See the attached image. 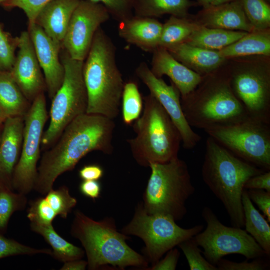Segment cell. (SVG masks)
Segmentation results:
<instances>
[{
    "instance_id": "6da1fadb",
    "label": "cell",
    "mask_w": 270,
    "mask_h": 270,
    "mask_svg": "<svg viewBox=\"0 0 270 270\" xmlns=\"http://www.w3.org/2000/svg\"><path fill=\"white\" fill-rule=\"evenodd\" d=\"M115 128L113 120L100 115L86 113L75 118L44 153L34 190L46 194L60 175L72 171L91 152L112 154Z\"/></svg>"
},
{
    "instance_id": "7a4b0ae2",
    "label": "cell",
    "mask_w": 270,
    "mask_h": 270,
    "mask_svg": "<svg viewBox=\"0 0 270 270\" xmlns=\"http://www.w3.org/2000/svg\"><path fill=\"white\" fill-rule=\"evenodd\" d=\"M83 76L88 98L86 114L114 120L120 112L125 83L116 62V48L101 27L84 61Z\"/></svg>"
},
{
    "instance_id": "3957f363",
    "label": "cell",
    "mask_w": 270,
    "mask_h": 270,
    "mask_svg": "<svg viewBox=\"0 0 270 270\" xmlns=\"http://www.w3.org/2000/svg\"><path fill=\"white\" fill-rule=\"evenodd\" d=\"M265 172L234 156L211 137L206 140L202 178L222 204L232 226H244L242 197L245 183Z\"/></svg>"
},
{
    "instance_id": "277c9868",
    "label": "cell",
    "mask_w": 270,
    "mask_h": 270,
    "mask_svg": "<svg viewBox=\"0 0 270 270\" xmlns=\"http://www.w3.org/2000/svg\"><path fill=\"white\" fill-rule=\"evenodd\" d=\"M70 233L84 248L88 270L111 266L120 270L128 266L148 268L146 259L127 244L126 241L130 238L118 231L115 220L112 218L96 221L77 210Z\"/></svg>"
},
{
    "instance_id": "5b68a950",
    "label": "cell",
    "mask_w": 270,
    "mask_h": 270,
    "mask_svg": "<svg viewBox=\"0 0 270 270\" xmlns=\"http://www.w3.org/2000/svg\"><path fill=\"white\" fill-rule=\"evenodd\" d=\"M142 116L133 126L136 136L127 140L132 156L141 166L165 164L178 158L181 135L164 108L151 94L145 96Z\"/></svg>"
},
{
    "instance_id": "8992f818",
    "label": "cell",
    "mask_w": 270,
    "mask_h": 270,
    "mask_svg": "<svg viewBox=\"0 0 270 270\" xmlns=\"http://www.w3.org/2000/svg\"><path fill=\"white\" fill-rule=\"evenodd\" d=\"M181 104L189 124L204 130L249 118L232 90L228 72L204 76L193 92L181 97Z\"/></svg>"
},
{
    "instance_id": "52a82bcc",
    "label": "cell",
    "mask_w": 270,
    "mask_h": 270,
    "mask_svg": "<svg viewBox=\"0 0 270 270\" xmlns=\"http://www.w3.org/2000/svg\"><path fill=\"white\" fill-rule=\"evenodd\" d=\"M142 203L150 214L181 220L188 212L186 202L196 188L187 164L178 158L165 164H152Z\"/></svg>"
},
{
    "instance_id": "ba28073f",
    "label": "cell",
    "mask_w": 270,
    "mask_h": 270,
    "mask_svg": "<svg viewBox=\"0 0 270 270\" xmlns=\"http://www.w3.org/2000/svg\"><path fill=\"white\" fill-rule=\"evenodd\" d=\"M61 60L64 68V77L52 100L50 122L42 138V149L44 150L56 143L72 120L86 113L88 98L83 76L84 61L74 60L66 52Z\"/></svg>"
},
{
    "instance_id": "9c48e42d",
    "label": "cell",
    "mask_w": 270,
    "mask_h": 270,
    "mask_svg": "<svg viewBox=\"0 0 270 270\" xmlns=\"http://www.w3.org/2000/svg\"><path fill=\"white\" fill-rule=\"evenodd\" d=\"M202 225L184 228L172 218L162 214H150L142 203L136 208L134 216L121 232L138 237L144 242V256L152 266L160 260L168 251L204 230Z\"/></svg>"
},
{
    "instance_id": "30bf717a",
    "label": "cell",
    "mask_w": 270,
    "mask_h": 270,
    "mask_svg": "<svg viewBox=\"0 0 270 270\" xmlns=\"http://www.w3.org/2000/svg\"><path fill=\"white\" fill-rule=\"evenodd\" d=\"M209 136L238 158L270 170V124L248 118L204 130Z\"/></svg>"
},
{
    "instance_id": "8fae6325",
    "label": "cell",
    "mask_w": 270,
    "mask_h": 270,
    "mask_svg": "<svg viewBox=\"0 0 270 270\" xmlns=\"http://www.w3.org/2000/svg\"><path fill=\"white\" fill-rule=\"evenodd\" d=\"M202 216L206 228L194 238L211 264L216 266L224 257L231 254L242 255L248 260L268 256L246 230L224 226L209 207L203 208Z\"/></svg>"
},
{
    "instance_id": "7c38bea8",
    "label": "cell",
    "mask_w": 270,
    "mask_h": 270,
    "mask_svg": "<svg viewBox=\"0 0 270 270\" xmlns=\"http://www.w3.org/2000/svg\"><path fill=\"white\" fill-rule=\"evenodd\" d=\"M48 119L46 102L44 94L42 93L32 102L24 118L21 154L13 175V190L25 195L34 190L37 178V166Z\"/></svg>"
},
{
    "instance_id": "4fadbf2b",
    "label": "cell",
    "mask_w": 270,
    "mask_h": 270,
    "mask_svg": "<svg viewBox=\"0 0 270 270\" xmlns=\"http://www.w3.org/2000/svg\"><path fill=\"white\" fill-rule=\"evenodd\" d=\"M230 84L249 118L270 124V73L268 68L252 66L235 69Z\"/></svg>"
},
{
    "instance_id": "5bb4252c",
    "label": "cell",
    "mask_w": 270,
    "mask_h": 270,
    "mask_svg": "<svg viewBox=\"0 0 270 270\" xmlns=\"http://www.w3.org/2000/svg\"><path fill=\"white\" fill-rule=\"evenodd\" d=\"M110 16L100 4L80 0L70 20L62 46L74 60L84 61L94 36Z\"/></svg>"
},
{
    "instance_id": "9a60e30c",
    "label": "cell",
    "mask_w": 270,
    "mask_h": 270,
    "mask_svg": "<svg viewBox=\"0 0 270 270\" xmlns=\"http://www.w3.org/2000/svg\"><path fill=\"white\" fill-rule=\"evenodd\" d=\"M135 72L148 87L150 94L160 103L178 129L183 147L186 150H192L196 147L202 137L194 131L185 117L182 106L181 95L177 88L172 82L168 85L162 78H156L145 62L139 64Z\"/></svg>"
},
{
    "instance_id": "2e32d148",
    "label": "cell",
    "mask_w": 270,
    "mask_h": 270,
    "mask_svg": "<svg viewBox=\"0 0 270 270\" xmlns=\"http://www.w3.org/2000/svg\"><path fill=\"white\" fill-rule=\"evenodd\" d=\"M18 52L10 72L21 91L31 104L46 90L44 78L28 31L18 37Z\"/></svg>"
},
{
    "instance_id": "e0dca14e",
    "label": "cell",
    "mask_w": 270,
    "mask_h": 270,
    "mask_svg": "<svg viewBox=\"0 0 270 270\" xmlns=\"http://www.w3.org/2000/svg\"><path fill=\"white\" fill-rule=\"evenodd\" d=\"M28 32L44 72L46 90L52 100L62 85L64 77V66L59 57L62 47L36 22L29 23Z\"/></svg>"
},
{
    "instance_id": "ac0fdd59",
    "label": "cell",
    "mask_w": 270,
    "mask_h": 270,
    "mask_svg": "<svg viewBox=\"0 0 270 270\" xmlns=\"http://www.w3.org/2000/svg\"><path fill=\"white\" fill-rule=\"evenodd\" d=\"M24 126L23 117L7 118L1 136L0 186L13 190V175L21 154Z\"/></svg>"
},
{
    "instance_id": "d6986e66",
    "label": "cell",
    "mask_w": 270,
    "mask_h": 270,
    "mask_svg": "<svg viewBox=\"0 0 270 270\" xmlns=\"http://www.w3.org/2000/svg\"><path fill=\"white\" fill-rule=\"evenodd\" d=\"M44 195L30 202L27 217L30 223L50 225L58 216L66 219L78 203L65 186L52 188Z\"/></svg>"
},
{
    "instance_id": "ffe728a7",
    "label": "cell",
    "mask_w": 270,
    "mask_h": 270,
    "mask_svg": "<svg viewBox=\"0 0 270 270\" xmlns=\"http://www.w3.org/2000/svg\"><path fill=\"white\" fill-rule=\"evenodd\" d=\"M152 54V72L158 78L169 77L181 97L193 92L202 80L204 76L177 60L166 48L158 46Z\"/></svg>"
},
{
    "instance_id": "44dd1931",
    "label": "cell",
    "mask_w": 270,
    "mask_h": 270,
    "mask_svg": "<svg viewBox=\"0 0 270 270\" xmlns=\"http://www.w3.org/2000/svg\"><path fill=\"white\" fill-rule=\"evenodd\" d=\"M196 22L214 28L250 32L254 30L244 11L240 0L203 8Z\"/></svg>"
},
{
    "instance_id": "7402d4cb",
    "label": "cell",
    "mask_w": 270,
    "mask_h": 270,
    "mask_svg": "<svg viewBox=\"0 0 270 270\" xmlns=\"http://www.w3.org/2000/svg\"><path fill=\"white\" fill-rule=\"evenodd\" d=\"M163 24L155 18L134 16L119 22V36L142 50L153 52L159 46Z\"/></svg>"
},
{
    "instance_id": "603a6c76",
    "label": "cell",
    "mask_w": 270,
    "mask_h": 270,
    "mask_svg": "<svg viewBox=\"0 0 270 270\" xmlns=\"http://www.w3.org/2000/svg\"><path fill=\"white\" fill-rule=\"evenodd\" d=\"M80 0H52L38 14L35 22L56 44L63 42L72 14Z\"/></svg>"
},
{
    "instance_id": "cb8c5ba5",
    "label": "cell",
    "mask_w": 270,
    "mask_h": 270,
    "mask_svg": "<svg viewBox=\"0 0 270 270\" xmlns=\"http://www.w3.org/2000/svg\"><path fill=\"white\" fill-rule=\"evenodd\" d=\"M166 50L177 60L202 76L216 71L226 60L218 51L193 46L185 42Z\"/></svg>"
},
{
    "instance_id": "d4e9b609",
    "label": "cell",
    "mask_w": 270,
    "mask_h": 270,
    "mask_svg": "<svg viewBox=\"0 0 270 270\" xmlns=\"http://www.w3.org/2000/svg\"><path fill=\"white\" fill-rule=\"evenodd\" d=\"M31 104L10 72L0 71V107L6 118H24Z\"/></svg>"
},
{
    "instance_id": "484cf974",
    "label": "cell",
    "mask_w": 270,
    "mask_h": 270,
    "mask_svg": "<svg viewBox=\"0 0 270 270\" xmlns=\"http://www.w3.org/2000/svg\"><path fill=\"white\" fill-rule=\"evenodd\" d=\"M224 58L253 55H270V34L268 30L247 32L235 42L218 51Z\"/></svg>"
},
{
    "instance_id": "4316f807",
    "label": "cell",
    "mask_w": 270,
    "mask_h": 270,
    "mask_svg": "<svg viewBox=\"0 0 270 270\" xmlns=\"http://www.w3.org/2000/svg\"><path fill=\"white\" fill-rule=\"evenodd\" d=\"M197 5L190 0H134L136 16L156 18L166 14L188 18L190 9Z\"/></svg>"
},
{
    "instance_id": "83f0119b",
    "label": "cell",
    "mask_w": 270,
    "mask_h": 270,
    "mask_svg": "<svg viewBox=\"0 0 270 270\" xmlns=\"http://www.w3.org/2000/svg\"><path fill=\"white\" fill-rule=\"evenodd\" d=\"M247 32L208 28L200 25L185 42L192 46L219 51L235 42Z\"/></svg>"
},
{
    "instance_id": "f1b7e54d",
    "label": "cell",
    "mask_w": 270,
    "mask_h": 270,
    "mask_svg": "<svg viewBox=\"0 0 270 270\" xmlns=\"http://www.w3.org/2000/svg\"><path fill=\"white\" fill-rule=\"evenodd\" d=\"M242 202L244 216V226L250 234L264 251L270 255V226L268 221L255 208L247 190L242 194Z\"/></svg>"
},
{
    "instance_id": "f546056e",
    "label": "cell",
    "mask_w": 270,
    "mask_h": 270,
    "mask_svg": "<svg viewBox=\"0 0 270 270\" xmlns=\"http://www.w3.org/2000/svg\"><path fill=\"white\" fill-rule=\"evenodd\" d=\"M30 228L42 236L52 248V254L54 259L65 262L82 259L85 252L82 248L69 242L55 230L52 224L41 225L30 223Z\"/></svg>"
},
{
    "instance_id": "4dcf8cb0",
    "label": "cell",
    "mask_w": 270,
    "mask_h": 270,
    "mask_svg": "<svg viewBox=\"0 0 270 270\" xmlns=\"http://www.w3.org/2000/svg\"><path fill=\"white\" fill-rule=\"evenodd\" d=\"M200 24L188 18L172 16L163 24L159 46L166 49L185 42Z\"/></svg>"
},
{
    "instance_id": "1f68e13d",
    "label": "cell",
    "mask_w": 270,
    "mask_h": 270,
    "mask_svg": "<svg viewBox=\"0 0 270 270\" xmlns=\"http://www.w3.org/2000/svg\"><path fill=\"white\" fill-rule=\"evenodd\" d=\"M122 101L123 122L130 125L140 116L144 106L143 98L136 82L130 80L124 84Z\"/></svg>"
},
{
    "instance_id": "d6a6232c",
    "label": "cell",
    "mask_w": 270,
    "mask_h": 270,
    "mask_svg": "<svg viewBox=\"0 0 270 270\" xmlns=\"http://www.w3.org/2000/svg\"><path fill=\"white\" fill-rule=\"evenodd\" d=\"M26 195L14 192L13 190L0 186V232H5L14 213L26 208Z\"/></svg>"
},
{
    "instance_id": "836d02e7",
    "label": "cell",
    "mask_w": 270,
    "mask_h": 270,
    "mask_svg": "<svg viewBox=\"0 0 270 270\" xmlns=\"http://www.w3.org/2000/svg\"><path fill=\"white\" fill-rule=\"evenodd\" d=\"M245 14L254 30L270 26V6L266 0H240Z\"/></svg>"
},
{
    "instance_id": "e575fe53",
    "label": "cell",
    "mask_w": 270,
    "mask_h": 270,
    "mask_svg": "<svg viewBox=\"0 0 270 270\" xmlns=\"http://www.w3.org/2000/svg\"><path fill=\"white\" fill-rule=\"evenodd\" d=\"M184 252L190 270H218L217 266L210 262L204 256L194 237L178 246Z\"/></svg>"
},
{
    "instance_id": "d590c367",
    "label": "cell",
    "mask_w": 270,
    "mask_h": 270,
    "mask_svg": "<svg viewBox=\"0 0 270 270\" xmlns=\"http://www.w3.org/2000/svg\"><path fill=\"white\" fill-rule=\"evenodd\" d=\"M51 249H37L23 244L14 240L4 237L0 232V259L20 255L33 256L46 254L51 256Z\"/></svg>"
},
{
    "instance_id": "8d00e7d4",
    "label": "cell",
    "mask_w": 270,
    "mask_h": 270,
    "mask_svg": "<svg viewBox=\"0 0 270 270\" xmlns=\"http://www.w3.org/2000/svg\"><path fill=\"white\" fill-rule=\"evenodd\" d=\"M18 38H13L0 26V71L10 72L14 65Z\"/></svg>"
},
{
    "instance_id": "74e56055",
    "label": "cell",
    "mask_w": 270,
    "mask_h": 270,
    "mask_svg": "<svg viewBox=\"0 0 270 270\" xmlns=\"http://www.w3.org/2000/svg\"><path fill=\"white\" fill-rule=\"evenodd\" d=\"M102 4L110 16L122 22L134 16V0H85Z\"/></svg>"
},
{
    "instance_id": "f35d334b",
    "label": "cell",
    "mask_w": 270,
    "mask_h": 270,
    "mask_svg": "<svg viewBox=\"0 0 270 270\" xmlns=\"http://www.w3.org/2000/svg\"><path fill=\"white\" fill-rule=\"evenodd\" d=\"M52 0H7L2 4L8 8H18L22 10L29 23L35 22L42 9Z\"/></svg>"
},
{
    "instance_id": "ab89813d",
    "label": "cell",
    "mask_w": 270,
    "mask_h": 270,
    "mask_svg": "<svg viewBox=\"0 0 270 270\" xmlns=\"http://www.w3.org/2000/svg\"><path fill=\"white\" fill-rule=\"evenodd\" d=\"M262 258H256L250 262L246 260L241 262L222 258L216 264V266L218 270H264L269 268L270 263Z\"/></svg>"
},
{
    "instance_id": "60d3db41",
    "label": "cell",
    "mask_w": 270,
    "mask_h": 270,
    "mask_svg": "<svg viewBox=\"0 0 270 270\" xmlns=\"http://www.w3.org/2000/svg\"><path fill=\"white\" fill-rule=\"evenodd\" d=\"M248 196L270 222V192L264 190H246Z\"/></svg>"
},
{
    "instance_id": "b9f144b4",
    "label": "cell",
    "mask_w": 270,
    "mask_h": 270,
    "mask_svg": "<svg viewBox=\"0 0 270 270\" xmlns=\"http://www.w3.org/2000/svg\"><path fill=\"white\" fill-rule=\"evenodd\" d=\"M180 257V252L176 248L166 253V256L152 266L150 270H175Z\"/></svg>"
},
{
    "instance_id": "7bdbcfd3",
    "label": "cell",
    "mask_w": 270,
    "mask_h": 270,
    "mask_svg": "<svg viewBox=\"0 0 270 270\" xmlns=\"http://www.w3.org/2000/svg\"><path fill=\"white\" fill-rule=\"evenodd\" d=\"M244 189L264 190L270 192V172L266 171L250 178L245 183Z\"/></svg>"
},
{
    "instance_id": "ee69618b",
    "label": "cell",
    "mask_w": 270,
    "mask_h": 270,
    "mask_svg": "<svg viewBox=\"0 0 270 270\" xmlns=\"http://www.w3.org/2000/svg\"><path fill=\"white\" fill-rule=\"evenodd\" d=\"M80 190L84 196L96 200L100 196L102 186L98 180H83L80 185Z\"/></svg>"
},
{
    "instance_id": "f6af8a7d",
    "label": "cell",
    "mask_w": 270,
    "mask_h": 270,
    "mask_svg": "<svg viewBox=\"0 0 270 270\" xmlns=\"http://www.w3.org/2000/svg\"><path fill=\"white\" fill-rule=\"evenodd\" d=\"M78 174L83 180H98L103 177L104 170L98 164L86 165L80 170Z\"/></svg>"
},
{
    "instance_id": "bcb514c9",
    "label": "cell",
    "mask_w": 270,
    "mask_h": 270,
    "mask_svg": "<svg viewBox=\"0 0 270 270\" xmlns=\"http://www.w3.org/2000/svg\"><path fill=\"white\" fill-rule=\"evenodd\" d=\"M88 262L81 260H76L64 262L62 270H84L88 266Z\"/></svg>"
},
{
    "instance_id": "7dc6e473",
    "label": "cell",
    "mask_w": 270,
    "mask_h": 270,
    "mask_svg": "<svg viewBox=\"0 0 270 270\" xmlns=\"http://www.w3.org/2000/svg\"><path fill=\"white\" fill-rule=\"evenodd\" d=\"M215 0H198L196 2L197 5L206 8L210 6L212 4Z\"/></svg>"
},
{
    "instance_id": "c3c4849f",
    "label": "cell",
    "mask_w": 270,
    "mask_h": 270,
    "mask_svg": "<svg viewBox=\"0 0 270 270\" xmlns=\"http://www.w3.org/2000/svg\"><path fill=\"white\" fill-rule=\"evenodd\" d=\"M235 0H215L211 6H216L227 2H229Z\"/></svg>"
},
{
    "instance_id": "681fc988",
    "label": "cell",
    "mask_w": 270,
    "mask_h": 270,
    "mask_svg": "<svg viewBox=\"0 0 270 270\" xmlns=\"http://www.w3.org/2000/svg\"><path fill=\"white\" fill-rule=\"evenodd\" d=\"M6 118L2 112L0 107V123H2L4 122Z\"/></svg>"
},
{
    "instance_id": "f907efd6",
    "label": "cell",
    "mask_w": 270,
    "mask_h": 270,
    "mask_svg": "<svg viewBox=\"0 0 270 270\" xmlns=\"http://www.w3.org/2000/svg\"><path fill=\"white\" fill-rule=\"evenodd\" d=\"M7 0H0V4H2L3 2H6Z\"/></svg>"
},
{
    "instance_id": "816d5d0a",
    "label": "cell",
    "mask_w": 270,
    "mask_h": 270,
    "mask_svg": "<svg viewBox=\"0 0 270 270\" xmlns=\"http://www.w3.org/2000/svg\"><path fill=\"white\" fill-rule=\"evenodd\" d=\"M1 135H0V140H1Z\"/></svg>"
},
{
    "instance_id": "f5cc1de1",
    "label": "cell",
    "mask_w": 270,
    "mask_h": 270,
    "mask_svg": "<svg viewBox=\"0 0 270 270\" xmlns=\"http://www.w3.org/2000/svg\"><path fill=\"white\" fill-rule=\"evenodd\" d=\"M268 2H269L270 1V0H266Z\"/></svg>"
}]
</instances>
